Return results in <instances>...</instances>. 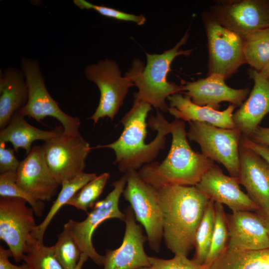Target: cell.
I'll list each match as a JSON object with an SVG mask.
<instances>
[{
	"mask_svg": "<svg viewBox=\"0 0 269 269\" xmlns=\"http://www.w3.org/2000/svg\"><path fill=\"white\" fill-rule=\"evenodd\" d=\"M0 196L23 199L32 208L36 216H41L43 214L45 208L44 202L36 200L17 186L16 171L0 173Z\"/></svg>",
	"mask_w": 269,
	"mask_h": 269,
	"instance_id": "cell-32",
	"label": "cell"
},
{
	"mask_svg": "<svg viewBox=\"0 0 269 269\" xmlns=\"http://www.w3.org/2000/svg\"><path fill=\"white\" fill-rule=\"evenodd\" d=\"M74 3L81 9H93L100 14L120 20L132 21L139 25L144 24L146 19L142 15H134L104 5L93 4L85 0H74Z\"/></svg>",
	"mask_w": 269,
	"mask_h": 269,
	"instance_id": "cell-33",
	"label": "cell"
},
{
	"mask_svg": "<svg viewBox=\"0 0 269 269\" xmlns=\"http://www.w3.org/2000/svg\"><path fill=\"white\" fill-rule=\"evenodd\" d=\"M244 38L246 63L261 71L269 62V27L255 31Z\"/></svg>",
	"mask_w": 269,
	"mask_h": 269,
	"instance_id": "cell-26",
	"label": "cell"
},
{
	"mask_svg": "<svg viewBox=\"0 0 269 269\" xmlns=\"http://www.w3.org/2000/svg\"><path fill=\"white\" fill-rule=\"evenodd\" d=\"M28 100V89L21 70L8 67L0 76V129L4 128Z\"/></svg>",
	"mask_w": 269,
	"mask_h": 269,
	"instance_id": "cell-22",
	"label": "cell"
},
{
	"mask_svg": "<svg viewBox=\"0 0 269 269\" xmlns=\"http://www.w3.org/2000/svg\"><path fill=\"white\" fill-rule=\"evenodd\" d=\"M124 213L126 228L123 242L118 248L106 251L103 269H139L150 265L149 257L144 249L147 237L135 222L131 207H126Z\"/></svg>",
	"mask_w": 269,
	"mask_h": 269,
	"instance_id": "cell-14",
	"label": "cell"
},
{
	"mask_svg": "<svg viewBox=\"0 0 269 269\" xmlns=\"http://www.w3.org/2000/svg\"><path fill=\"white\" fill-rule=\"evenodd\" d=\"M22 261L31 269H64L55 258L51 247L32 237L28 241Z\"/></svg>",
	"mask_w": 269,
	"mask_h": 269,
	"instance_id": "cell-30",
	"label": "cell"
},
{
	"mask_svg": "<svg viewBox=\"0 0 269 269\" xmlns=\"http://www.w3.org/2000/svg\"><path fill=\"white\" fill-rule=\"evenodd\" d=\"M215 224L210 248L203 265L209 268L228 249L229 233L223 205L215 202Z\"/></svg>",
	"mask_w": 269,
	"mask_h": 269,
	"instance_id": "cell-28",
	"label": "cell"
},
{
	"mask_svg": "<svg viewBox=\"0 0 269 269\" xmlns=\"http://www.w3.org/2000/svg\"><path fill=\"white\" fill-rule=\"evenodd\" d=\"M237 178L225 175L215 164L195 186L215 202L227 205L233 212L257 211L259 207L240 189Z\"/></svg>",
	"mask_w": 269,
	"mask_h": 269,
	"instance_id": "cell-16",
	"label": "cell"
},
{
	"mask_svg": "<svg viewBox=\"0 0 269 269\" xmlns=\"http://www.w3.org/2000/svg\"><path fill=\"white\" fill-rule=\"evenodd\" d=\"M54 255L64 269H76L82 252L74 240L68 222L57 235L56 243L51 246Z\"/></svg>",
	"mask_w": 269,
	"mask_h": 269,
	"instance_id": "cell-29",
	"label": "cell"
},
{
	"mask_svg": "<svg viewBox=\"0 0 269 269\" xmlns=\"http://www.w3.org/2000/svg\"><path fill=\"white\" fill-rule=\"evenodd\" d=\"M214 204L210 200L196 233L192 260L199 265H204L210 248L215 224Z\"/></svg>",
	"mask_w": 269,
	"mask_h": 269,
	"instance_id": "cell-27",
	"label": "cell"
},
{
	"mask_svg": "<svg viewBox=\"0 0 269 269\" xmlns=\"http://www.w3.org/2000/svg\"><path fill=\"white\" fill-rule=\"evenodd\" d=\"M228 249L259 250L269 248V236L257 213L250 211L227 215Z\"/></svg>",
	"mask_w": 269,
	"mask_h": 269,
	"instance_id": "cell-19",
	"label": "cell"
},
{
	"mask_svg": "<svg viewBox=\"0 0 269 269\" xmlns=\"http://www.w3.org/2000/svg\"><path fill=\"white\" fill-rule=\"evenodd\" d=\"M170 107L168 112L176 119L183 121L206 123L224 129L236 127L233 120V111L236 106L230 104L225 110L220 111L207 106L194 103L191 98L177 93L167 98Z\"/></svg>",
	"mask_w": 269,
	"mask_h": 269,
	"instance_id": "cell-21",
	"label": "cell"
},
{
	"mask_svg": "<svg viewBox=\"0 0 269 269\" xmlns=\"http://www.w3.org/2000/svg\"><path fill=\"white\" fill-rule=\"evenodd\" d=\"M254 84L247 100L233 115V120L242 135L249 137L269 113V80L259 72L250 69Z\"/></svg>",
	"mask_w": 269,
	"mask_h": 269,
	"instance_id": "cell-20",
	"label": "cell"
},
{
	"mask_svg": "<svg viewBox=\"0 0 269 269\" xmlns=\"http://www.w3.org/2000/svg\"><path fill=\"white\" fill-rule=\"evenodd\" d=\"M150 265L139 269H207L203 265H199L187 256L175 255L170 259L149 257Z\"/></svg>",
	"mask_w": 269,
	"mask_h": 269,
	"instance_id": "cell-34",
	"label": "cell"
},
{
	"mask_svg": "<svg viewBox=\"0 0 269 269\" xmlns=\"http://www.w3.org/2000/svg\"><path fill=\"white\" fill-rule=\"evenodd\" d=\"M18 269H31L25 263L19 266Z\"/></svg>",
	"mask_w": 269,
	"mask_h": 269,
	"instance_id": "cell-41",
	"label": "cell"
},
{
	"mask_svg": "<svg viewBox=\"0 0 269 269\" xmlns=\"http://www.w3.org/2000/svg\"><path fill=\"white\" fill-rule=\"evenodd\" d=\"M14 150L6 148L5 143H0V173L16 171L20 162L14 154Z\"/></svg>",
	"mask_w": 269,
	"mask_h": 269,
	"instance_id": "cell-35",
	"label": "cell"
},
{
	"mask_svg": "<svg viewBox=\"0 0 269 269\" xmlns=\"http://www.w3.org/2000/svg\"><path fill=\"white\" fill-rule=\"evenodd\" d=\"M207 269H269V248L259 250L227 249Z\"/></svg>",
	"mask_w": 269,
	"mask_h": 269,
	"instance_id": "cell-24",
	"label": "cell"
},
{
	"mask_svg": "<svg viewBox=\"0 0 269 269\" xmlns=\"http://www.w3.org/2000/svg\"><path fill=\"white\" fill-rule=\"evenodd\" d=\"M15 197H0V239L8 247L16 262L22 260L28 241L37 225L32 207Z\"/></svg>",
	"mask_w": 269,
	"mask_h": 269,
	"instance_id": "cell-12",
	"label": "cell"
},
{
	"mask_svg": "<svg viewBox=\"0 0 269 269\" xmlns=\"http://www.w3.org/2000/svg\"><path fill=\"white\" fill-rule=\"evenodd\" d=\"M96 173H85L84 172L70 179L62 182V188L56 199L51 206L48 213L43 221L37 226L31 235L39 241H43L45 232L59 209L85 184L95 178Z\"/></svg>",
	"mask_w": 269,
	"mask_h": 269,
	"instance_id": "cell-25",
	"label": "cell"
},
{
	"mask_svg": "<svg viewBox=\"0 0 269 269\" xmlns=\"http://www.w3.org/2000/svg\"><path fill=\"white\" fill-rule=\"evenodd\" d=\"M256 212L263 223L269 236V206L265 209H259Z\"/></svg>",
	"mask_w": 269,
	"mask_h": 269,
	"instance_id": "cell-39",
	"label": "cell"
},
{
	"mask_svg": "<svg viewBox=\"0 0 269 269\" xmlns=\"http://www.w3.org/2000/svg\"><path fill=\"white\" fill-rule=\"evenodd\" d=\"M41 146L46 163L60 185L84 172L86 158L92 149L80 134L69 135L63 131Z\"/></svg>",
	"mask_w": 269,
	"mask_h": 269,
	"instance_id": "cell-11",
	"label": "cell"
},
{
	"mask_svg": "<svg viewBox=\"0 0 269 269\" xmlns=\"http://www.w3.org/2000/svg\"><path fill=\"white\" fill-rule=\"evenodd\" d=\"M188 30L180 40L172 48L163 53H146L147 63L144 66L140 60H135L132 67L126 74L138 88L134 98L142 100L163 112L168 111L169 107L166 98L180 92L181 87L167 80L171 64L177 56L189 55L192 50H181L180 48L185 44L188 38Z\"/></svg>",
	"mask_w": 269,
	"mask_h": 269,
	"instance_id": "cell-4",
	"label": "cell"
},
{
	"mask_svg": "<svg viewBox=\"0 0 269 269\" xmlns=\"http://www.w3.org/2000/svg\"><path fill=\"white\" fill-rule=\"evenodd\" d=\"M240 167L238 179L247 194L259 207L269 206V163L256 152L243 144L239 146Z\"/></svg>",
	"mask_w": 269,
	"mask_h": 269,
	"instance_id": "cell-18",
	"label": "cell"
},
{
	"mask_svg": "<svg viewBox=\"0 0 269 269\" xmlns=\"http://www.w3.org/2000/svg\"><path fill=\"white\" fill-rule=\"evenodd\" d=\"M189 139L197 142L202 153L223 164L230 176L238 178L240 167L239 146L242 133L237 128L224 129L206 123L189 122Z\"/></svg>",
	"mask_w": 269,
	"mask_h": 269,
	"instance_id": "cell-8",
	"label": "cell"
},
{
	"mask_svg": "<svg viewBox=\"0 0 269 269\" xmlns=\"http://www.w3.org/2000/svg\"><path fill=\"white\" fill-rule=\"evenodd\" d=\"M241 142L245 146L251 149L269 163V147L256 143L248 137L242 135Z\"/></svg>",
	"mask_w": 269,
	"mask_h": 269,
	"instance_id": "cell-36",
	"label": "cell"
},
{
	"mask_svg": "<svg viewBox=\"0 0 269 269\" xmlns=\"http://www.w3.org/2000/svg\"><path fill=\"white\" fill-rule=\"evenodd\" d=\"M20 68L24 74L27 87L28 100L18 113L24 117H31L38 122L46 117H53L61 124L64 134L69 135L80 134V120L65 113L50 96L37 60L22 58Z\"/></svg>",
	"mask_w": 269,
	"mask_h": 269,
	"instance_id": "cell-5",
	"label": "cell"
},
{
	"mask_svg": "<svg viewBox=\"0 0 269 269\" xmlns=\"http://www.w3.org/2000/svg\"><path fill=\"white\" fill-rule=\"evenodd\" d=\"M163 214V238L174 255L188 256L211 200L195 186L165 185L155 188Z\"/></svg>",
	"mask_w": 269,
	"mask_h": 269,
	"instance_id": "cell-2",
	"label": "cell"
},
{
	"mask_svg": "<svg viewBox=\"0 0 269 269\" xmlns=\"http://www.w3.org/2000/svg\"><path fill=\"white\" fill-rule=\"evenodd\" d=\"M126 174L123 196L130 203L135 220L144 228L150 248L159 252L163 238V214L157 190L145 182L137 171Z\"/></svg>",
	"mask_w": 269,
	"mask_h": 269,
	"instance_id": "cell-6",
	"label": "cell"
},
{
	"mask_svg": "<svg viewBox=\"0 0 269 269\" xmlns=\"http://www.w3.org/2000/svg\"><path fill=\"white\" fill-rule=\"evenodd\" d=\"M225 80L219 75L210 74L205 78L181 85V91H183L182 93L189 96L195 104L216 110L222 102L241 106L250 93V89L231 88L226 84Z\"/></svg>",
	"mask_w": 269,
	"mask_h": 269,
	"instance_id": "cell-17",
	"label": "cell"
},
{
	"mask_svg": "<svg viewBox=\"0 0 269 269\" xmlns=\"http://www.w3.org/2000/svg\"><path fill=\"white\" fill-rule=\"evenodd\" d=\"M209 52L208 75L215 74L225 80L246 63L244 38L226 28L210 12L202 13Z\"/></svg>",
	"mask_w": 269,
	"mask_h": 269,
	"instance_id": "cell-7",
	"label": "cell"
},
{
	"mask_svg": "<svg viewBox=\"0 0 269 269\" xmlns=\"http://www.w3.org/2000/svg\"><path fill=\"white\" fill-rule=\"evenodd\" d=\"M16 184L37 201H49L56 194L60 185L46 163L41 146L32 147L20 161L16 170Z\"/></svg>",
	"mask_w": 269,
	"mask_h": 269,
	"instance_id": "cell-15",
	"label": "cell"
},
{
	"mask_svg": "<svg viewBox=\"0 0 269 269\" xmlns=\"http://www.w3.org/2000/svg\"><path fill=\"white\" fill-rule=\"evenodd\" d=\"M259 72L269 80V62L264 68Z\"/></svg>",
	"mask_w": 269,
	"mask_h": 269,
	"instance_id": "cell-40",
	"label": "cell"
},
{
	"mask_svg": "<svg viewBox=\"0 0 269 269\" xmlns=\"http://www.w3.org/2000/svg\"><path fill=\"white\" fill-rule=\"evenodd\" d=\"M151 110L149 104L134 98L132 108L121 120L124 130L120 136L111 143L92 148L113 149L116 155L114 164L117 165L119 171L124 174L137 171L145 164L153 162L160 150L164 148L166 135L170 133V123L157 110L156 116H151L148 123L157 134L151 142L146 143V119Z\"/></svg>",
	"mask_w": 269,
	"mask_h": 269,
	"instance_id": "cell-1",
	"label": "cell"
},
{
	"mask_svg": "<svg viewBox=\"0 0 269 269\" xmlns=\"http://www.w3.org/2000/svg\"><path fill=\"white\" fill-rule=\"evenodd\" d=\"M248 137L256 143L269 147V128L259 126Z\"/></svg>",
	"mask_w": 269,
	"mask_h": 269,
	"instance_id": "cell-37",
	"label": "cell"
},
{
	"mask_svg": "<svg viewBox=\"0 0 269 269\" xmlns=\"http://www.w3.org/2000/svg\"><path fill=\"white\" fill-rule=\"evenodd\" d=\"M210 12L221 24L243 38L269 27V0L217 2Z\"/></svg>",
	"mask_w": 269,
	"mask_h": 269,
	"instance_id": "cell-13",
	"label": "cell"
},
{
	"mask_svg": "<svg viewBox=\"0 0 269 269\" xmlns=\"http://www.w3.org/2000/svg\"><path fill=\"white\" fill-rule=\"evenodd\" d=\"M110 174L105 172L92 180L81 188L67 203L66 205L87 211L97 202L102 193Z\"/></svg>",
	"mask_w": 269,
	"mask_h": 269,
	"instance_id": "cell-31",
	"label": "cell"
},
{
	"mask_svg": "<svg viewBox=\"0 0 269 269\" xmlns=\"http://www.w3.org/2000/svg\"><path fill=\"white\" fill-rule=\"evenodd\" d=\"M12 257V253L9 249L0 247V269H18L19 266L12 264L8 258Z\"/></svg>",
	"mask_w": 269,
	"mask_h": 269,
	"instance_id": "cell-38",
	"label": "cell"
},
{
	"mask_svg": "<svg viewBox=\"0 0 269 269\" xmlns=\"http://www.w3.org/2000/svg\"><path fill=\"white\" fill-rule=\"evenodd\" d=\"M84 74L100 92L99 105L88 119L94 124L106 117L113 120L123 105L130 88L134 86V83L127 76L122 77L117 63L109 59L87 66Z\"/></svg>",
	"mask_w": 269,
	"mask_h": 269,
	"instance_id": "cell-9",
	"label": "cell"
},
{
	"mask_svg": "<svg viewBox=\"0 0 269 269\" xmlns=\"http://www.w3.org/2000/svg\"><path fill=\"white\" fill-rule=\"evenodd\" d=\"M127 181L124 174L119 180L112 183L113 190L103 199L97 201L92 207L87 218L82 221L70 219L68 223L72 236L82 253L87 255L99 266L104 264V256L96 250L92 244V235L97 227L109 219L125 221V214L119 206V200L123 193Z\"/></svg>",
	"mask_w": 269,
	"mask_h": 269,
	"instance_id": "cell-10",
	"label": "cell"
},
{
	"mask_svg": "<svg viewBox=\"0 0 269 269\" xmlns=\"http://www.w3.org/2000/svg\"><path fill=\"white\" fill-rule=\"evenodd\" d=\"M24 117L15 114L8 124L0 131V143L10 142L14 151L18 152L22 148L28 154L31 151V144L35 140L48 141L63 131V127H57L51 131H44L28 124Z\"/></svg>",
	"mask_w": 269,
	"mask_h": 269,
	"instance_id": "cell-23",
	"label": "cell"
},
{
	"mask_svg": "<svg viewBox=\"0 0 269 269\" xmlns=\"http://www.w3.org/2000/svg\"><path fill=\"white\" fill-rule=\"evenodd\" d=\"M170 131L171 145L165 159L145 164L137 172L154 188L165 185L195 186L215 163L191 148L184 121L175 119L170 123Z\"/></svg>",
	"mask_w": 269,
	"mask_h": 269,
	"instance_id": "cell-3",
	"label": "cell"
}]
</instances>
